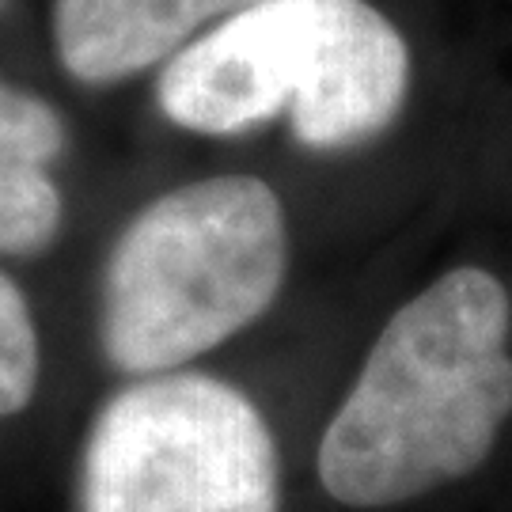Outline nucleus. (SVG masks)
<instances>
[{
  "label": "nucleus",
  "mask_w": 512,
  "mask_h": 512,
  "mask_svg": "<svg viewBox=\"0 0 512 512\" xmlns=\"http://www.w3.org/2000/svg\"><path fill=\"white\" fill-rule=\"evenodd\" d=\"M509 330V293L478 266L403 304L319 440L323 490L387 509L478 471L512 418Z\"/></svg>",
  "instance_id": "1"
},
{
  "label": "nucleus",
  "mask_w": 512,
  "mask_h": 512,
  "mask_svg": "<svg viewBox=\"0 0 512 512\" xmlns=\"http://www.w3.org/2000/svg\"><path fill=\"white\" fill-rule=\"evenodd\" d=\"M410 50L368 0H258L167 57V122L236 137L289 114L300 145L338 152L384 133L406 103Z\"/></svg>",
  "instance_id": "2"
},
{
  "label": "nucleus",
  "mask_w": 512,
  "mask_h": 512,
  "mask_svg": "<svg viewBox=\"0 0 512 512\" xmlns=\"http://www.w3.org/2000/svg\"><path fill=\"white\" fill-rule=\"evenodd\" d=\"M285 270V213L262 179L217 175L167 190L107 258L103 353L126 376L171 372L262 319Z\"/></svg>",
  "instance_id": "3"
},
{
  "label": "nucleus",
  "mask_w": 512,
  "mask_h": 512,
  "mask_svg": "<svg viewBox=\"0 0 512 512\" xmlns=\"http://www.w3.org/2000/svg\"><path fill=\"white\" fill-rule=\"evenodd\" d=\"M270 425L239 387L160 372L95 414L80 463V512H277Z\"/></svg>",
  "instance_id": "4"
},
{
  "label": "nucleus",
  "mask_w": 512,
  "mask_h": 512,
  "mask_svg": "<svg viewBox=\"0 0 512 512\" xmlns=\"http://www.w3.org/2000/svg\"><path fill=\"white\" fill-rule=\"evenodd\" d=\"M258 0H57L54 46L65 73L107 88L145 73Z\"/></svg>",
  "instance_id": "5"
},
{
  "label": "nucleus",
  "mask_w": 512,
  "mask_h": 512,
  "mask_svg": "<svg viewBox=\"0 0 512 512\" xmlns=\"http://www.w3.org/2000/svg\"><path fill=\"white\" fill-rule=\"evenodd\" d=\"M65 122L46 99L0 80V255H38L61 228V190L50 167Z\"/></svg>",
  "instance_id": "6"
},
{
  "label": "nucleus",
  "mask_w": 512,
  "mask_h": 512,
  "mask_svg": "<svg viewBox=\"0 0 512 512\" xmlns=\"http://www.w3.org/2000/svg\"><path fill=\"white\" fill-rule=\"evenodd\" d=\"M38 387V330L27 296L0 274V418H12L31 403Z\"/></svg>",
  "instance_id": "7"
}]
</instances>
